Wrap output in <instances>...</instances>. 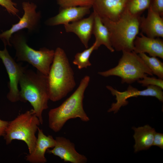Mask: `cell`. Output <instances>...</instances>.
I'll return each mask as SVG.
<instances>
[{"label": "cell", "instance_id": "obj_1", "mask_svg": "<svg viewBox=\"0 0 163 163\" xmlns=\"http://www.w3.org/2000/svg\"><path fill=\"white\" fill-rule=\"evenodd\" d=\"M20 101H28L41 124L43 123V111L48 108L50 100L47 75L38 70L35 72L25 68L19 79Z\"/></svg>", "mask_w": 163, "mask_h": 163}, {"label": "cell", "instance_id": "obj_2", "mask_svg": "<svg viewBox=\"0 0 163 163\" xmlns=\"http://www.w3.org/2000/svg\"><path fill=\"white\" fill-rule=\"evenodd\" d=\"M90 77L84 76L75 91L58 107L48 112V124L50 129L55 133L59 132L69 120L78 118L87 122L90 119L85 111L83 100L85 91L88 85Z\"/></svg>", "mask_w": 163, "mask_h": 163}, {"label": "cell", "instance_id": "obj_3", "mask_svg": "<svg viewBox=\"0 0 163 163\" xmlns=\"http://www.w3.org/2000/svg\"><path fill=\"white\" fill-rule=\"evenodd\" d=\"M50 100L53 102L61 100L76 86L73 71L64 50L57 47L48 75Z\"/></svg>", "mask_w": 163, "mask_h": 163}, {"label": "cell", "instance_id": "obj_4", "mask_svg": "<svg viewBox=\"0 0 163 163\" xmlns=\"http://www.w3.org/2000/svg\"><path fill=\"white\" fill-rule=\"evenodd\" d=\"M141 17L124 12L116 21L101 18L109 31L111 44L114 50L133 51L134 42L140 30Z\"/></svg>", "mask_w": 163, "mask_h": 163}, {"label": "cell", "instance_id": "obj_5", "mask_svg": "<svg viewBox=\"0 0 163 163\" xmlns=\"http://www.w3.org/2000/svg\"><path fill=\"white\" fill-rule=\"evenodd\" d=\"M40 124L33 109L19 115L9 122L3 136L6 144H10L14 140L22 141L26 144L29 153H31L35 146L36 133Z\"/></svg>", "mask_w": 163, "mask_h": 163}, {"label": "cell", "instance_id": "obj_6", "mask_svg": "<svg viewBox=\"0 0 163 163\" xmlns=\"http://www.w3.org/2000/svg\"><path fill=\"white\" fill-rule=\"evenodd\" d=\"M10 42L15 50L17 61L26 62L36 68L37 70L47 75L52 63L55 50L45 47L35 50L27 44L24 33L21 30L14 34Z\"/></svg>", "mask_w": 163, "mask_h": 163}, {"label": "cell", "instance_id": "obj_7", "mask_svg": "<svg viewBox=\"0 0 163 163\" xmlns=\"http://www.w3.org/2000/svg\"><path fill=\"white\" fill-rule=\"evenodd\" d=\"M122 55L115 67L98 74L104 77L116 76L121 79L122 84H132L146 75L153 74L138 54L133 51H123Z\"/></svg>", "mask_w": 163, "mask_h": 163}, {"label": "cell", "instance_id": "obj_8", "mask_svg": "<svg viewBox=\"0 0 163 163\" xmlns=\"http://www.w3.org/2000/svg\"><path fill=\"white\" fill-rule=\"evenodd\" d=\"M24 14L18 23L12 25L8 30L0 34V40L4 45L11 46L10 39L14 33L27 28L30 32L37 30L40 24L41 13L37 12V5L33 2H24L22 4Z\"/></svg>", "mask_w": 163, "mask_h": 163}, {"label": "cell", "instance_id": "obj_9", "mask_svg": "<svg viewBox=\"0 0 163 163\" xmlns=\"http://www.w3.org/2000/svg\"><path fill=\"white\" fill-rule=\"evenodd\" d=\"M147 88L142 90H139L137 88L129 85L126 90L120 92L112 87L109 85L106 86L112 94L116 96V102L112 104L111 108L109 109L108 112L114 111L117 113L122 106L126 105L128 104L127 100L128 98L132 97L138 96H152L155 97L160 101H163V92L162 89L155 86L149 85Z\"/></svg>", "mask_w": 163, "mask_h": 163}, {"label": "cell", "instance_id": "obj_10", "mask_svg": "<svg viewBox=\"0 0 163 163\" xmlns=\"http://www.w3.org/2000/svg\"><path fill=\"white\" fill-rule=\"evenodd\" d=\"M4 50H0V58L2 59L9 79L8 84L9 91L7 97L10 101L15 102L20 101L18 84L21 76L25 68L17 63L10 56L4 45Z\"/></svg>", "mask_w": 163, "mask_h": 163}, {"label": "cell", "instance_id": "obj_11", "mask_svg": "<svg viewBox=\"0 0 163 163\" xmlns=\"http://www.w3.org/2000/svg\"><path fill=\"white\" fill-rule=\"evenodd\" d=\"M56 143L52 149L47 152L60 158L65 162L72 163H86L88 158L84 155L78 153L75 149V144L63 136L55 138Z\"/></svg>", "mask_w": 163, "mask_h": 163}, {"label": "cell", "instance_id": "obj_12", "mask_svg": "<svg viewBox=\"0 0 163 163\" xmlns=\"http://www.w3.org/2000/svg\"><path fill=\"white\" fill-rule=\"evenodd\" d=\"M127 0H94L93 11L101 18L118 20L125 12Z\"/></svg>", "mask_w": 163, "mask_h": 163}, {"label": "cell", "instance_id": "obj_13", "mask_svg": "<svg viewBox=\"0 0 163 163\" xmlns=\"http://www.w3.org/2000/svg\"><path fill=\"white\" fill-rule=\"evenodd\" d=\"M91 8L88 7L77 6L61 8L56 15L46 21V24L50 26L64 25L76 21L89 14Z\"/></svg>", "mask_w": 163, "mask_h": 163}, {"label": "cell", "instance_id": "obj_14", "mask_svg": "<svg viewBox=\"0 0 163 163\" xmlns=\"http://www.w3.org/2000/svg\"><path fill=\"white\" fill-rule=\"evenodd\" d=\"M134 42L133 51L139 54L148 53L151 56L163 59V40L160 38H152L141 32Z\"/></svg>", "mask_w": 163, "mask_h": 163}, {"label": "cell", "instance_id": "obj_15", "mask_svg": "<svg viewBox=\"0 0 163 163\" xmlns=\"http://www.w3.org/2000/svg\"><path fill=\"white\" fill-rule=\"evenodd\" d=\"M146 17H141L140 29L147 37H163V18L154 11L151 6L147 9Z\"/></svg>", "mask_w": 163, "mask_h": 163}, {"label": "cell", "instance_id": "obj_16", "mask_svg": "<svg viewBox=\"0 0 163 163\" xmlns=\"http://www.w3.org/2000/svg\"><path fill=\"white\" fill-rule=\"evenodd\" d=\"M55 143V139L52 136H46L43 130L39 128L35 146L32 152L26 156V160L30 163L46 162L45 153L48 149L53 148Z\"/></svg>", "mask_w": 163, "mask_h": 163}, {"label": "cell", "instance_id": "obj_17", "mask_svg": "<svg viewBox=\"0 0 163 163\" xmlns=\"http://www.w3.org/2000/svg\"><path fill=\"white\" fill-rule=\"evenodd\" d=\"M94 20L93 11L89 17L64 25L66 32L75 34L86 48L92 35Z\"/></svg>", "mask_w": 163, "mask_h": 163}, {"label": "cell", "instance_id": "obj_18", "mask_svg": "<svg viewBox=\"0 0 163 163\" xmlns=\"http://www.w3.org/2000/svg\"><path fill=\"white\" fill-rule=\"evenodd\" d=\"M132 129L135 131L133 136L135 142L134 146L135 152L147 150L153 145L156 132L154 128L147 125L137 128L133 127Z\"/></svg>", "mask_w": 163, "mask_h": 163}, {"label": "cell", "instance_id": "obj_19", "mask_svg": "<svg viewBox=\"0 0 163 163\" xmlns=\"http://www.w3.org/2000/svg\"><path fill=\"white\" fill-rule=\"evenodd\" d=\"M93 12L94 20L93 34L95 38V50H97L101 46L104 45L111 52H114L115 50L111 44L110 34L107 28L102 22L101 17Z\"/></svg>", "mask_w": 163, "mask_h": 163}, {"label": "cell", "instance_id": "obj_20", "mask_svg": "<svg viewBox=\"0 0 163 163\" xmlns=\"http://www.w3.org/2000/svg\"><path fill=\"white\" fill-rule=\"evenodd\" d=\"M152 0H127L125 12L133 16H140L150 6Z\"/></svg>", "mask_w": 163, "mask_h": 163}, {"label": "cell", "instance_id": "obj_21", "mask_svg": "<svg viewBox=\"0 0 163 163\" xmlns=\"http://www.w3.org/2000/svg\"><path fill=\"white\" fill-rule=\"evenodd\" d=\"M153 74L163 79V63L156 57L149 56L145 53L138 54Z\"/></svg>", "mask_w": 163, "mask_h": 163}, {"label": "cell", "instance_id": "obj_22", "mask_svg": "<svg viewBox=\"0 0 163 163\" xmlns=\"http://www.w3.org/2000/svg\"><path fill=\"white\" fill-rule=\"evenodd\" d=\"M95 43L94 42L90 47L75 54L73 63L77 66L78 69L87 68L91 65L89 61V58L92 53L95 50Z\"/></svg>", "mask_w": 163, "mask_h": 163}, {"label": "cell", "instance_id": "obj_23", "mask_svg": "<svg viewBox=\"0 0 163 163\" xmlns=\"http://www.w3.org/2000/svg\"><path fill=\"white\" fill-rule=\"evenodd\" d=\"M61 8L71 7L85 6L92 7L94 0H56Z\"/></svg>", "mask_w": 163, "mask_h": 163}, {"label": "cell", "instance_id": "obj_24", "mask_svg": "<svg viewBox=\"0 0 163 163\" xmlns=\"http://www.w3.org/2000/svg\"><path fill=\"white\" fill-rule=\"evenodd\" d=\"M143 87L149 85L155 86L163 89V79L154 77H149L146 75L142 78L137 81Z\"/></svg>", "mask_w": 163, "mask_h": 163}, {"label": "cell", "instance_id": "obj_25", "mask_svg": "<svg viewBox=\"0 0 163 163\" xmlns=\"http://www.w3.org/2000/svg\"><path fill=\"white\" fill-rule=\"evenodd\" d=\"M0 5L5 8L9 13L14 15H17L19 11L16 3L12 0H0Z\"/></svg>", "mask_w": 163, "mask_h": 163}, {"label": "cell", "instance_id": "obj_26", "mask_svg": "<svg viewBox=\"0 0 163 163\" xmlns=\"http://www.w3.org/2000/svg\"><path fill=\"white\" fill-rule=\"evenodd\" d=\"M150 6L154 11L163 17V0H152Z\"/></svg>", "mask_w": 163, "mask_h": 163}, {"label": "cell", "instance_id": "obj_27", "mask_svg": "<svg viewBox=\"0 0 163 163\" xmlns=\"http://www.w3.org/2000/svg\"><path fill=\"white\" fill-rule=\"evenodd\" d=\"M163 149V134L155 132L154 135L153 145Z\"/></svg>", "mask_w": 163, "mask_h": 163}, {"label": "cell", "instance_id": "obj_28", "mask_svg": "<svg viewBox=\"0 0 163 163\" xmlns=\"http://www.w3.org/2000/svg\"><path fill=\"white\" fill-rule=\"evenodd\" d=\"M9 121L3 120L0 119V137L4 136Z\"/></svg>", "mask_w": 163, "mask_h": 163}]
</instances>
